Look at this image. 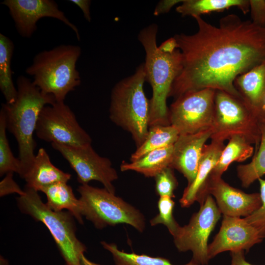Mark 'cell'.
<instances>
[{
  "instance_id": "4316f807",
  "label": "cell",
  "mask_w": 265,
  "mask_h": 265,
  "mask_svg": "<svg viewBox=\"0 0 265 265\" xmlns=\"http://www.w3.org/2000/svg\"><path fill=\"white\" fill-rule=\"evenodd\" d=\"M261 139L251 161L237 166V175L242 186L248 187L254 182L265 175V125H261Z\"/></svg>"
},
{
  "instance_id": "f35d334b",
  "label": "cell",
  "mask_w": 265,
  "mask_h": 265,
  "mask_svg": "<svg viewBox=\"0 0 265 265\" xmlns=\"http://www.w3.org/2000/svg\"><path fill=\"white\" fill-rule=\"evenodd\" d=\"M262 123L264 124L265 125V118L263 119V120L262 121Z\"/></svg>"
},
{
  "instance_id": "ba28073f",
  "label": "cell",
  "mask_w": 265,
  "mask_h": 265,
  "mask_svg": "<svg viewBox=\"0 0 265 265\" xmlns=\"http://www.w3.org/2000/svg\"><path fill=\"white\" fill-rule=\"evenodd\" d=\"M214 107L212 140L224 141L232 135H242L255 144L256 151L261 141L262 123L243 100L216 90Z\"/></svg>"
},
{
  "instance_id": "e575fe53",
  "label": "cell",
  "mask_w": 265,
  "mask_h": 265,
  "mask_svg": "<svg viewBox=\"0 0 265 265\" xmlns=\"http://www.w3.org/2000/svg\"><path fill=\"white\" fill-rule=\"evenodd\" d=\"M69 1L74 3L80 8L83 14L84 18L89 22L91 21L90 6L91 1L89 0H70Z\"/></svg>"
},
{
  "instance_id": "9a60e30c",
  "label": "cell",
  "mask_w": 265,
  "mask_h": 265,
  "mask_svg": "<svg viewBox=\"0 0 265 265\" xmlns=\"http://www.w3.org/2000/svg\"><path fill=\"white\" fill-rule=\"evenodd\" d=\"M205 195L213 196L221 213L229 216L246 217L262 203L260 193H246L230 186L221 177H209Z\"/></svg>"
},
{
  "instance_id": "52a82bcc",
  "label": "cell",
  "mask_w": 265,
  "mask_h": 265,
  "mask_svg": "<svg viewBox=\"0 0 265 265\" xmlns=\"http://www.w3.org/2000/svg\"><path fill=\"white\" fill-rule=\"evenodd\" d=\"M80 194L82 216L98 229L120 224L129 225L139 232L145 228V218L136 208L105 188L81 185L78 189Z\"/></svg>"
},
{
  "instance_id": "5bb4252c",
  "label": "cell",
  "mask_w": 265,
  "mask_h": 265,
  "mask_svg": "<svg viewBox=\"0 0 265 265\" xmlns=\"http://www.w3.org/2000/svg\"><path fill=\"white\" fill-rule=\"evenodd\" d=\"M264 238L244 218L223 215L220 228L208 245L209 258L225 251H248Z\"/></svg>"
},
{
  "instance_id": "484cf974",
  "label": "cell",
  "mask_w": 265,
  "mask_h": 265,
  "mask_svg": "<svg viewBox=\"0 0 265 265\" xmlns=\"http://www.w3.org/2000/svg\"><path fill=\"white\" fill-rule=\"evenodd\" d=\"M101 243L103 247L111 253L115 265H175L164 258L128 253L120 250L115 243L105 241ZM182 265H201L192 258L188 263Z\"/></svg>"
},
{
  "instance_id": "3957f363",
  "label": "cell",
  "mask_w": 265,
  "mask_h": 265,
  "mask_svg": "<svg viewBox=\"0 0 265 265\" xmlns=\"http://www.w3.org/2000/svg\"><path fill=\"white\" fill-rule=\"evenodd\" d=\"M18 94L11 104L2 103L6 129L15 137L18 146L21 178L31 168L35 159L36 142L33 133L42 108L56 102L51 94H45L28 78L20 76L16 81Z\"/></svg>"
},
{
  "instance_id": "e0dca14e",
  "label": "cell",
  "mask_w": 265,
  "mask_h": 265,
  "mask_svg": "<svg viewBox=\"0 0 265 265\" xmlns=\"http://www.w3.org/2000/svg\"><path fill=\"white\" fill-rule=\"evenodd\" d=\"M225 146L224 141L216 140H212L210 144L205 145L196 177L185 188L179 200L182 207H189L195 201L200 205L204 202L207 197L205 190L209 177Z\"/></svg>"
},
{
  "instance_id": "6da1fadb",
  "label": "cell",
  "mask_w": 265,
  "mask_h": 265,
  "mask_svg": "<svg viewBox=\"0 0 265 265\" xmlns=\"http://www.w3.org/2000/svg\"><path fill=\"white\" fill-rule=\"evenodd\" d=\"M191 35L176 34L182 55V69L169 97L210 88L242 99L234 82L239 75L265 61V26L242 21L235 14L222 18L218 26L201 16Z\"/></svg>"
},
{
  "instance_id": "cb8c5ba5",
  "label": "cell",
  "mask_w": 265,
  "mask_h": 265,
  "mask_svg": "<svg viewBox=\"0 0 265 265\" xmlns=\"http://www.w3.org/2000/svg\"><path fill=\"white\" fill-rule=\"evenodd\" d=\"M14 50L13 41L0 34V89L7 104L14 103L17 97V89L12 80L11 59Z\"/></svg>"
},
{
  "instance_id": "7c38bea8",
  "label": "cell",
  "mask_w": 265,
  "mask_h": 265,
  "mask_svg": "<svg viewBox=\"0 0 265 265\" xmlns=\"http://www.w3.org/2000/svg\"><path fill=\"white\" fill-rule=\"evenodd\" d=\"M51 144L75 171L80 183L85 185L91 181H97L110 192L115 194L113 183L118 179V173L109 159L98 155L91 144L80 147Z\"/></svg>"
},
{
  "instance_id": "ac0fdd59",
  "label": "cell",
  "mask_w": 265,
  "mask_h": 265,
  "mask_svg": "<svg viewBox=\"0 0 265 265\" xmlns=\"http://www.w3.org/2000/svg\"><path fill=\"white\" fill-rule=\"evenodd\" d=\"M234 85L262 123V108L265 102V61L238 76Z\"/></svg>"
},
{
  "instance_id": "44dd1931",
  "label": "cell",
  "mask_w": 265,
  "mask_h": 265,
  "mask_svg": "<svg viewBox=\"0 0 265 265\" xmlns=\"http://www.w3.org/2000/svg\"><path fill=\"white\" fill-rule=\"evenodd\" d=\"M173 145L151 151L131 162L123 161L120 170L121 171H134L146 177H155L164 168L170 167Z\"/></svg>"
},
{
  "instance_id": "4dcf8cb0",
  "label": "cell",
  "mask_w": 265,
  "mask_h": 265,
  "mask_svg": "<svg viewBox=\"0 0 265 265\" xmlns=\"http://www.w3.org/2000/svg\"><path fill=\"white\" fill-rule=\"evenodd\" d=\"M261 206L250 215L244 219L252 226L255 228L260 234L265 238V179L260 178Z\"/></svg>"
},
{
  "instance_id": "d6986e66",
  "label": "cell",
  "mask_w": 265,
  "mask_h": 265,
  "mask_svg": "<svg viewBox=\"0 0 265 265\" xmlns=\"http://www.w3.org/2000/svg\"><path fill=\"white\" fill-rule=\"evenodd\" d=\"M71 177L70 174L63 172L53 164L46 150L41 148L35 155L31 168L22 179L26 181V186L38 191L57 182L67 183Z\"/></svg>"
},
{
  "instance_id": "8fae6325",
  "label": "cell",
  "mask_w": 265,
  "mask_h": 265,
  "mask_svg": "<svg viewBox=\"0 0 265 265\" xmlns=\"http://www.w3.org/2000/svg\"><path fill=\"white\" fill-rule=\"evenodd\" d=\"M221 213L215 201L208 195L193 213L188 223L181 226L173 237L175 247L179 252L191 251L192 259L201 265H207L208 240Z\"/></svg>"
},
{
  "instance_id": "1f68e13d",
  "label": "cell",
  "mask_w": 265,
  "mask_h": 265,
  "mask_svg": "<svg viewBox=\"0 0 265 265\" xmlns=\"http://www.w3.org/2000/svg\"><path fill=\"white\" fill-rule=\"evenodd\" d=\"M252 21L256 25L265 26V0H249Z\"/></svg>"
},
{
  "instance_id": "2e32d148",
  "label": "cell",
  "mask_w": 265,
  "mask_h": 265,
  "mask_svg": "<svg viewBox=\"0 0 265 265\" xmlns=\"http://www.w3.org/2000/svg\"><path fill=\"white\" fill-rule=\"evenodd\" d=\"M212 134V129L193 134H180L173 145L170 167L184 175L187 185L196 177L204 147Z\"/></svg>"
},
{
  "instance_id": "f1b7e54d",
  "label": "cell",
  "mask_w": 265,
  "mask_h": 265,
  "mask_svg": "<svg viewBox=\"0 0 265 265\" xmlns=\"http://www.w3.org/2000/svg\"><path fill=\"white\" fill-rule=\"evenodd\" d=\"M175 202L168 196L159 197L158 202L159 213L150 221L151 226L158 224L164 225L170 234L174 237L180 226L173 216Z\"/></svg>"
},
{
  "instance_id": "83f0119b",
  "label": "cell",
  "mask_w": 265,
  "mask_h": 265,
  "mask_svg": "<svg viewBox=\"0 0 265 265\" xmlns=\"http://www.w3.org/2000/svg\"><path fill=\"white\" fill-rule=\"evenodd\" d=\"M6 126L4 114L0 111V176L9 172L20 174L21 168L19 159L15 158L11 150L6 136Z\"/></svg>"
},
{
  "instance_id": "ffe728a7",
  "label": "cell",
  "mask_w": 265,
  "mask_h": 265,
  "mask_svg": "<svg viewBox=\"0 0 265 265\" xmlns=\"http://www.w3.org/2000/svg\"><path fill=\"white\" fill-rule=\"evenodd\" d=\"M67 183L59 182L42 188L40 191L47 196V206L55 212L68 210L80 223L82 224L81 204L71 186Z\"/></svg>"
},
{
  "instance_id": "d590c367",
  "label": "cell",
  "mask_w": 265,
  "mask_h": 265,
  "mask_svg": "<svg viewBox=\"0 0 265 265\" xmlns=\"http://www.w3.org/2000/svg\"><path fill=\"white\" fill-rule=\"evenodd\" d=\"M244 251L230 252L231 262L230 265H254L245 260Z\"/></svg>"
},
{
  "instance_id": "d4e9b609",
  "label": "cell",
  "mask_w": 265,
  "mask_h": 265,
  "mask_svg": "<svg viewBox=\"0 0 265 265\" xmlns=\"http://www.w3.org/2000/svg\"><path fill=\"white\" fill-rule=\"evenodd\" d=\"M180 134L173 126L156 125L149 127L143 143L131 155L130 160H135L151 151L173 145Z\"/></svg>"
},
{
  "instance_id": "9c48e42d",
  "label": "cell",
  "mask_w": 265,
  "mask_h": 265,
  "mask_svg": "<svg viewBox=\"0 0 265 265\" xmlns=\"http://www.w3.org/2000/svg\"><path fill=\"white\" fill-rule=\"evenodd\" d=\"M215 92L206 88L188 92L176 98L168 108L170 125L180 134H193L212 129Z\"/></svg>"
},
{
  "instance_id": "d6a6232c",
  "label": "cell",
  "mask_w": 265,
  "mask_h": 265,
  "mask_svg": "<svg viewBox=\"0 0 265 265\" xmlns=\"http://www.w3.org/2000/svg\"><path fill=\"white\" fill-rule=\"evenodd\" d=\"M13 172L7 173L4 178L0 182V190L1 196L11 193H17L19 195H21L24 193V191L20 188L13 179Z\"/></svg>"
},
{
  "instance_id": "30bf717a",
  "label": "cell",
  "mask_w": 265,
  "mask_h": 265,
  "mask_svg": "<svg viewBox=\"0 0 265 265\" xmlns=\"http://www.w3.org/2000/svg\"><path fill=\"white\" fill-rule=\"evenodd\" d=\"M35 132L39 138L51 143L80 147L92 142L90 135L64 102H56L42 108Z\"/></svg>"
},
{
  "instance_id": "7402d4cb",
  "label": "cell",
  "mask_w": 265,
  "mask_h": 265,
  "mask_svg": "<svg viewBox=\"0 0 265 265\" xmlns=\"http://www.w3.org/2000/svg\"><path fill=\"white\" fill-rule=\"evenodd\" d=\"M228 140L210 177H221L233 162H242L252 156L254 148L244 136L235 134Z\"/></svg>"
},
{
  "instance_id": "8992f818",
  "label": "cell",
  "mask_w": 265,
  "mask_h": 265,
  "mask_svg": "<svg viewBox=\"0 0 265 265\" xmlns=\"http://www.w3.org/2000/svg\"><path fill=\"white\" fill-rule=\"evenodd\" d=\"M17 198L18 208L25 214L42 222L54 239L67 265H80V258L86 247L76 235L74 216L69 211L55 212L42 201L38 191L26 186Z\"/></svg>"
},
{
  "instance_id": "603a6c76",
  "label": "cell",
  "mask_w": 265,
  "mask_h": 265,
  "mask_svg": "<svg viewBox=\"0 0 265 265\" xmlns=\"http://www.w3.org/2000/svg\"><path fill=\"white\" fill-rule=\"evenodd\" d=\"M237 7L243 13L250 10L249 0H183L176 8L182 16H201L212 12L224 11Z\"/></svg>"
},
{
  "instance_id": "f546056e",
  "label": "cell",
  "mask_w": 265,
  "mask_h": 265,
  "mask_svg": "<svg viewBox=\"0 0 265 265\" xmlns=\"http://www.w3.org/2000/svg\"><path fill=\"white\" fill-rule=\"evenodd\" d=\"M170 167L164 168L155 177V190L160 196L175 197L174 192L178 186V182Z\"/></svg>"
},
{
  "instance_id": "836d02e7",
  "label": "cell",
  "mask_w": 265,
  "mask_h": 265,
  "mask_svg": "<svg viewBox=\"0 0 265 265\" xmlns=\"http://www.w3.org/2000/svg\"><path fill=\"white\" fill-rule=\"evenodd\" d=\"M183 0H162L159 1L156 5L154 15L159 16L160 14L168 13L171 9L179 3H181Z\"/></svg>"
},
{
  "instance_id": "277c9868",
  "label": "cell",
  "mask_w": 265,
  "mask_h": 265,
  "mask_svg": "<svg viewBox=\"0 0 265 265\" xmlns=\"http://www.w3.org/2000/svg\"><path fill=\"white\" fill-rule=\"evenodd\" d=\"M81 53L79 46L60 45L38 53L26 72L41 91L53 95L57 102H64L68 93L81 83L76 68Z\"/></svg>"
},
{
  "instance_id": "ab89813d",
  "label": "cell",
  "mask_w": 265,
  "mask_h": 265,
  "mask_svg": "<svg viewBox=\"0 0 265 265\" xmlns=\"http://www.w3.org/2000/svg\"><path fill=\"white\" fill-rule=\"evenodd\" d=\"M65 265H67L65 264Z\"/></svg>"
},
{
  "instance_id": "74e56055",
  "label": "cell",
  "mask_w": 265,
  "mask_h": 265,
  "mask_svg": "<svg viewBox=\"0 0 265 265\" xmlns=\"http://www.w3.org/2000/svg\"><path fill=\"white\" fill-rule=\"evenodd\" d=\"M262 112H263V118L262 120V121H263V119L265 118V102L262 108Z\"/></svg>"
},
{
  "instance_id": "8d00e7d4",
  "label": "cell",
  "mask_w": 265,
  "mask_h": 265,
  "mask_svg": "<svg viewBox=\"0 0 265 265\" xmlns=\"http://www.w3.org/2000/svg\"><path fill=\"white\" fill-rule=\"evenodd\" d=\"M80 265H101L89 260L85 257L84 254H81L80 256Z\"/></svg>"
},
{
  "instance_id": "4fadbf2b",
  "label": "cell",
  "mask_w": 265,
  "mask_h": 265,
  "mask_svg": "<svg viewBox=\"0 0 265 265\" xmlns=\"http://www.w3.org/2000/svg\"><path fill=\"white\" fill-rule=\"evenodd\" d=\"M1 4L6 6L14 21L19 34L30 38L37 28V22L43 18L57 19L69 26L75 33L78 40L80 35L78 28L60 10L57 4L52 0H5Z\"/></svg>"
},
{
  "instance_id": "7a4b0ae2",
  "label": "cell",
  "mask_w": 265,
  "mask_h": 265,
  "mask_svg": "<svg viewBox=\"0 0 265 265\" xmlns=\"http://www.w3.org/2000/svg\"><path fill=\"white\" fill-rule=\"evenodd\" d=\"M158 30L156 24H151L141 29L137 37L146 54L143 63L146 81L152 89L149 127L170 125L166 100L172 85L182 69V55L178 48L167 50L158 46Z\"/></svg>"
},
{
  "instance_id": "5b68a950",
  "label": "cell",
  "mask_w": 265,
  "mask_h": 265,
  "mask_svg": "<svg viewBox=\"0 0 265 265\" xmlns=\"http://www.w3.org/2000/svg\"><path fill=\"white\" fill-rule=\"evenodd\" d=\"M143 63L135 72L118 82L110 97L109 118L131 134L137 147L145 140L149 129L150 100L144 90Z\"/></svg>"
}]
</instances>
